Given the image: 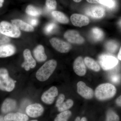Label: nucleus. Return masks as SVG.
I'll use <instances>...</instances> for the list:
<instances>
[{
	"label": "nucleus",
	"mask_w": 121,
	"mask_h": 121,
	"mask_svg": "<svg viewBox=\"0 0 121 121\" xmlns=\"http://www.w3.org/2000/svg\"><path fill=\"white\" fill-rule=\"evenodd\" d=\"M74 71L77 75L80 76H83L86 73V65L82 57L78 56L74 62Z\"/></svg>",
	"instance_id": "obj_13"
},
{
	"label": "nucleus",
	"mask_w": 121,
	"mask_h": 121,
	"mask_svg": "<svg viewBox=\"0 0 121 121\" xmlns=\"http://www.w3.org/2000/svg\"><path fill=\"white\" fill-rule=\"evenodd\" d=\"M99 4L110 9L114 8L116 6L114 0H99Z\"/></svg>",
	"instance_id": "obj_28"
},
{
	"label": "nucleus",
	"mask_w": 121,
	"mask_h": 121,
	"mask_svg": "<svg viewBox=\"0 0 121 121\" xmlns=\"http://www.w3.org/2000/svg\"><path fill=\"white\" fill-rule=\"evenodd\" d=\"M70 20L74 26L77 27H82L86 26L90 22L89 18L86 16L77 13L72 15Z\"/></svg>",
	"instance_id": "obj_14"
},
{
	"label": "nucleus",
	"mask_w": 121,
	"mask_h": 121,
	"mask_svg": "<svg viewBox=\"0 0 121 121\" xmlns=\"http://www.w3.org/2000/svg\"><path fill=\"white\" fill-rule=\"evenodd\" d=\"M53 17L57 21L62 24H67L69 23L68 17L63 13L58 11H53L52 13Z\"/></svg>",
	"instance_id": "obj_21"
},
{
	"label": "nucleus",
	"mask_w": 121,
	"mask_h": 121,
	"mask_svg": "<svg viewBox=\"0 0 121 121\" xmlns=\"http://www.w3.org/2000/svg\"><path fill=\"white\" fill-rule=\"evenodd\" d=\"M80 121H87L86 118V117H82V118L81 119Z\"/></svg>",
	"instance_id": "obj_39"
},
{
	"label": "nucleus",
	"mask_w": 121,
	"mask_h": 121,
	"mask_svg": "<svg viewBox=\"0 0 121 121\" xmlns=\"http://www.w3.org/2000/svg\"><path fill=\"white\" fill-rule=\"evenodd\" d=\"M56 24L53 22L49 23L46 25L44 28V32L47 35H49L52 33L56 29Z\"/></svg>",
	"instance_id": "obj_29"
},
{
	"label": "nucleus",
	"mask_w": 121,
	"mask_h": 121,
	"mask_svg": "<svg viewBox=\"0 0 121 121\" xmlns=\"http://www.w3.org/2000/svg\"><path fill=\"white\" fill-rule=\"evenodd\" d=\"M37 121V120H32V121Z\"/></svg>",
	"instance_id": "obj_44"
},
{
	"label": "nucleus",
	"mask_w": 121,
	"mask_h": 121,
	"mask_svg": "<svg viewBox=\"0 0 121 121\" xmlns=\"http://www.w3.org/2000/svg\"><path fill=\"white\" fill-rule=\"evenodd\" d=\"M65 99V96L63 94H60L59 95L58 98L57 99L56 103V107L58 108V107L61 105L63 102H64V100Z\"/></svg>",
	"instance_id": "obj_32"
},
{
	"label": "nucleus",
	"mask_w": 121,
	"mask_h": 121,
	"mask_svg": "<svg viewBox=\"0 0 121 121\" xmlns=\"http://www.w3.org/2000/svg\"><path fill=\"white\" fill-rule=\"evenodd\" d=\"M86 13L94 19H100L105 15V9L102 6L93 5L87 9Z\"/></svg>",
	"instance_id": "obj_10"
},
{
	"label": "nucleus",
	"mask_w": 121,
	"mask_h": 121,
	"mask_svg": "<svg viewBox=\"0 0 121 121\" xmlns=\"http://www.w3.org/2000/svg\"><path fill=\"white\" fill-rule=\"evenodd\" d=\"M58 95V91L57 87L52 86L43 94L41 97V100L45 104H52Z\"/></svg>",
	"instance_id": "obj_8"
},
{
	"label": "nucleus",
	"mask_w": 121,
	"mask_h": 121,
	"mask_svg": "<svg viewBox=\"0 0 121 121\" xmlns=\"http://www.w3.org/2000/svg\"><path fill=\"white\" fill-rule=\"evenodd\" d=\"M57 66V62L54 60L47 61L39 68L36 74L37 80L40 82L46 81L53 73Z\"/></svg>",
	"instance_id": "obj_2"
},
{
	"label": "nucleus",
	"mask_w": 121,
	"mask_h": 121,
	"mask_svg": "<svg viewBox=\"0 0 121 121\" xmlns=\"http://www.w3.org/2000/svg\"><path fill=\"white\" fill-rule=\"evenodd\" d=\"M64 37L68 42L72 43L82 44L84 41V38L76 30H69L67 31L64 34Z\"/></svg>",
	"instance_id": "obj_9"
},
{
	"label": "nucleus",
	"mask_w": 121,
	"mask_h": 121,
	"mask_svg": "<svg viewBox=\"0 0 121 121\" xmlns=\"http://www.w3.org/2000/svg\"><path fill=\"white\" fill-rule=\"evenodd\" d=\"M12 24L16 26L19 30L26 32H33L34 28L29 24L25 23L19 19H15L11 20Z\"/></svg>",
	"instance_id": "obj_16"
},
{
	"label": "nucleus",
	"mask_w": 121,
	"mask_h": 121,
	"mask_svg": "<svg viewBox=\"0 0 121 121\" xmlns=\"http://www.w3.org/2000/svg\"><path fill=\"white\" fill-rule=\"evenodd\" d=\"M73 0L76 2H80L82 0Z\"/></svg>",
	"instance_id": "obj_42"
},
{
	"label": "nucleus",
	"mask_w": 121,
	"mask_h": 121,
	"mask_svg": "<svg viewBox=\"0 0 121 121\" xmlns=\"http://www.w3.org/2000/svg\"><path fill=\"white\" fill-rule=\"evenodd\" d=\"M85 65L93 71L99 72L100 70V66L96 61L91 58L86 57L84 59Z\"/></svg>",
	"instance_id": "obj_20"
},
{
	"label": "nucleus",
	"mask_w": 121,
	"mask_h": 121,
	"mask_svg": "<svg viewBox=\"0 0 121 121\" xmlns=\"http://www.w3.org/2000/svg\"><path fill=\"white\" fill-rule=\"evenodd\" d=\"M46 5L49 10H55L56 8L57 3L56 0H46Z\"/></svg>",
	"instance_id": "obj_30"
},
{
	"label": "nucleus",
	"mask_w": 121,
	"mask_h": 121,
	"mask_svg": "<svg viewBox=\"0 0 121 121\" xmlns=\"http://www.w3.org/2000/svg\"><path fill=\"white\" fill-rule=\"evenodd\" d=\"M91 37L95 41L102 40L104 37V33L101 29L98 28H94L91 30Z\"/></svg>",
	"instance_id": "obj_22"
},
{
	"label": "nucleus",
	"mask_w": 121,
	"mask_h": 121,
	"mask_svg": "<svg viewBox=\"0 0 121 121\" xmlns=\"http://www.w3.org/2000/svg\"><path fill=\"white\" fill-rule=\"evenodd\" d=\"M16 51V48L11 44H4L0 46V58H6L12 56Z\"/></svg>",
	"instance_id": "obj_15"
},
{
	"label": "nucleus",
	"mask_w": 121,
	"mask_h": 121,
	"mask_svg": "<svg viewBox=\"0 0 121 121\" xmlns=\"http://www.w3.org/2000/svg\"><path fill=\"white\" fill-rule=\"evenodd\" d=\"M26 12L28 15L33 16H38L41 13L40 9L31 5H29L26 8Z\"/></svg>",
	"instance_id": "obj_23"
},
{
	"label": "nucleus",
	"mask_w": 121,
	"mask_h": 121,
	"mask_svg": "<svg viewBox=\"0 0 121 121\" xmlns=\"http://www.w3.org/2000/svg\"><path fill=\"white\" fill-rule=\"evenodd\" d=\"M16 102L14 99L7 98L2 103L1 107V111L5 113L11 112L16 108Z\"/></svg>",
	"instance_id": "obj_19"
},
{
	"label": "nucleus",
	"mask_w": 121,
	"mask_h": 121,
	"mask_svg": "<svg viewBox=\"0 0 121 121\" xmlns=\"http://www.w3.org/2000/svg\"><path fill=\"white\" fill-rule=\"evenodd\" d=\"M116 103L118 106L121 107V95L116 99Z\"/></svg>",
	"instance_id": "obj_35"
},
{
	"label": "nucleus",
	"mask_w": 121,
	"mask_h": 121,
	"mask_svg": "<svg viewBox=\"0 0 121 121\" xmlns=\"http://www.w3.org/2000/svg\"><path fill=\"white\" fill-rule=\"evenodd\" d=\"M4 118L5 121H27L28 119L26 114L19 112L10 113Z\"/></svg>",
	"instance_id": "obj_18"
},
{
	"label": "nucleus",
	"mask_w": 121,
	"mask_h": 121,
	"mask_svg": "<svg viewBox=\"0 0 121 121\" xmlns=\"http://www.w3.org/2000/svg\"><path fill=\"white\" fill-rule=\"evenodd\" d=\"M0 121H5L4 118H3L1 116H0Z\"/></svg>",
	"instance_id": "obj_41"
},
{
	"label": "nucleus",
	"mask_w": 121,
	"mask_h": 121,
	"mask_svg": "<svg viewBox=\"0 0 121 121\" xmlns=\"http://www.w3.org/2000/svg\"><path fill=\"white\" fill-rule=\"evenodd\" d=\"M74 102L71 99H68L66 102H63L58 107V110L60 112H62L67 110L73 105Z\"/></svg>",
	"instance_id": "obj_24"
},
{
	"label": "nucleus",
	"mask_w": 121,
	"mask_h": 121,
	"mask_svg": "<svg viewBox=\"0 0 121 121\" xmlns=\"http://www.w3.org/2000/svg\"><path fill=\"white\" fill-rule=\"evenodd\" d=\"M77 91L79 95L85 99H90L93 98L94 92L93 89L87 86L82 81L77 83Z\"/></svg>",
	"instance_id": "obj_7"
},
{
	"label": "nucleus",
	"mask_w": 121,
	"mask_h": 121,
	"mask_svg": "<svg viewBox=\"0 0 121 121\" xmlns=\"http://www.w3.org/2000/svg\"><path fill=\"white\" fill-rule=\"evenodd\" d=\"M117 92L116 87L109 83L100 84L95 91V97L100 101H104L113 98Z\"/></svg>",
	"instance_id": "obj_1"
},
{
	"label": "nucleus",
	"mask_w": 121,
	"mask_h": 121,
	"mask_svg": "<svg viewBox=\"0 0 121 121\" xmlns=\"http://www.w3.org/2000/svg\"><path fill=\"white\" fill-rule=\"evenodd\" d=\"M29 24L32 26H35L37 25L38 23V20L36 18H31L29 20Z\"/></svg>",
	"instance_id": "obj_34"
},
{
	"label": "nucleus",
	"mask_w": 121,
	"mask_h": 121,
	"mask_svg": "<svg viewBox=\"0 0 121 121\" xmlns=\"http://www.w3.org/2000/svg\"><path fill=\"white\" fill-rule=\"evenodd\" d=\"M118 115L112 110L108 111L106 115V121H119Z\"/></svg>",
	"instance_id": "obj_27"
},
{
	"label": "nucleus",
	"mask_w": 121,
	"mask_h": 121,
	"mask_svg": "<svg viewBox=\"0 0 121 121\" xmlns=\"http://www.w3.org/2000/svg\"><path fill=\"white\" fill-rule=\"evenodd\" d=\"M99 61L102 68L105 70L112 69L117 65L118 63V60L115 57L105 54L99 56Z\"/></svg>",
	"instance_id": "obj_5"
},
{
	"label": "nucleus",
	"mask_w": 121,
	"mask_h": 121,
	"mask_svg": "<svg viewBox=\"0 0 121 121\" xmlns=\"http://www.w3.org/2000/svg\"><path fill=\"white\" fill-rule=\"evenodd\" d=\"M121 78L120 76L118 74H114L111 76V80L114 83H118L120 81Z\"/></svg>",
	"instance_id": "obj_33"
},
{
	"label": "nucleus",
	"mask_w": 121,
	"mask_h": 121,
	"mask_svg": "<svg viewBox=\"0 0 121 121\" xmlns=\"http://www.w3.org/2000/svg\"><path fill=\"white\" fill-rule=\"evenodd\" d=\"M71 112L69 110L65 111L57 115L54 121H67L71 115Z\"/></svg>",
	"instance_id": "obj_25"
},
{
	"label": "nucleus",
	"mask_w": 121,
	"mask_h": 121,
	"mask_svg": "<svg viewBox=\"0 0 121 121\" xmlns=\"http://www.w3.org/2000/svg\"><path fill=\"white\" fill-rule=\"evenodd\" d=\"M80 121V118L79 117H77L76 118L75 120V121Z\"/></svg>",
	"instance_id": "obj_40"
},
{
	"label": "nucleus",
	"mask_w": 121,
	"mask_h": 121,
	"mask_svg": "<svg viewBox=\"0 0 121 121\" xmlns=\"http://www.w3.org/2000/svg\"><path fill=\"white\" fill-rule=\"evenodd\" d=\"M33 53L35 58L38 62H44L47 58L43 45H39L37 46L33 50Z\"/></svg>",
	"instance_id": "obj_17"
},
{
	"label": "nucleus",
	"mask_w": 121,
	"mask_h": 121,
	"mask_svg": "<svg viewBox=\"0 0 121 121\" xmlns=\"http://www.w3.org/2000/svg\"><path fill=\"white\" fill-rule=\"evenodd\" d=\"M50 41L52 47L61 53H66L71 49V46L70 44L58 38H52Z\"/></svg>",
	"instance_id": "obj_6"
},
{
	"label": "nucleus",
	"mask_w": 121,
	"mask_h": 121,
	"mask_svg": "<svg viewBox=\"0 0 121 121\" xmlns=\"http://www.w3.org/2000/svg\"><path fill=\"white\" fill-rule=\"evenodd\" d=\"M10 41V39L9 37L0 33V44H7Z\"/></svg>",
	"instance_id": "obj_31"
},
{
	"label": "nucleus",
	"mask_w": 121,
	"mask_h": 121,
	"mask_svg": "<svg viewBox=\"0 0 121 121\" xmlns=\"http://www.w3.org/2000/svg\"><path fill=\"white\" fill-rule=\"evenodd\" d=\"M4 2V0H0V8L2 7Z\"/></svg>",
	"instance_id": "obj_38"
},
{
	"label": "nucleus",
	"mask_w": 121,
	"mask_h": 121,
	"mask_svg": "<svg viewBox=\"0 0 121 121\" xmlns=\"http://www.w3.org/2000/svg\"><path fill=\"white\" fill-rule=\"evenodd\" d=\"M118 58L119 60H121V47L119 50V52H118Z\"/></svg>",
	"instance_id": "obj_37"
},
{
	"label": "nucleus",
	"mask_w": 121,
	"mask_h": 121,
	"mask_svg": "<svg viewBox=\"0 0 121 121\" xmlns=\"http://www.w3.org/2000/svg\"><path fill=\"white\" fill-rule=\"evenodd\" d=\"M118 44L116 41L110 40L108 41L105 44V48L109 52L114 53L116 52L118 48Z\"/></svg>",
	"instance_id": "obj_26"
},
{
	"label": "nucleus",
	"mask_w": 121,
	"mask_h": 121,
	"mask_svg": "<svg viewBox=\"0 0 121 121\" xmlns=\"http://www.w3.org/2000/svg\"><path fill=\"white\" fill-rule=\"evenodd\" d=\"M119 25H120V26L121 27V20L119 21Z\"/></svg>",
	"instance_id": "obj_43"
},
{
	"label": "nucleus",
	"mask_w": 121,
	"mask_h": 121,
	"mask_svg": "<svg viewBox=\"0 0 121 121\" xmlns=\"http://www.w3.org/2000/svg\"><path fill=\"white\" fill-rule=\"evenodd\" d=\"M44 108L41 104L35 103L28 106L26 109V112L29 116L36 118L41 116L43 112Z\"/></svg>",
	"instance_id": "obj_11"
},
{
	"label": "nucleus",
	"mask_w": 121,
	"mask_h": 121,
	"mask_svg": "<svg viewBox=\"0 0 121 121\" xmlns=\"http://www.w3.org/2000/svg\"><path fill=\"white\" fill-rule=\"evenodd\" d=\"M15 80L10 78L7 69L0 68V90L11 92L15 88Z\"/></svg>",
	"instance_id": "obj_3"
},
{
	"label": "nucleus",
	"mask_w": 121,
	"mask_h": 121,
	"mask_svg": "<svg viewBox=\"0 0 121 121\" xmlns=\"http://www.w3.org/2000/svg\"><path fill=\"white\" fill-rule=\"evenodd\" d=\"M86 1L91 4H99V0H86Z\"/></svg>",
	"instance_id": "obj_36"
},
{
	"label": "nucleus",
	"mask_w": 121,
	"mask_h": 121,
	"mask_svg": "<svg viewBox=\"0 0 121 121\" xmlns=\"http://www.w3.org/2000/svg\"><path fill=\"white\" fill-rule=\"evenodd\" d=\"M23 56L24 61L22 63V67L24 68L25 70L28 71L30 68H34L35 67L36 62L32 56L30 50L25 49L23 52Z\"/></svg>",
	"instance_id": "obj_12"
},
{
	"label": "nucleus",
	"mask_w": 121,
	"mask_h": 121,
	"mask_svg": "<svg viewBox=\"0 0 121 121\" xmlns=\"http://www.w3.org/2000/svg\"><path fill=\"white\" fill-rule=\"evenodd\" d=\"M0 33L9 37L17 38L21 35L20 31L13 25L6 21L0 23Z\"/></svg>",
	"instance_id": "obj_4"
}]
</instances>
